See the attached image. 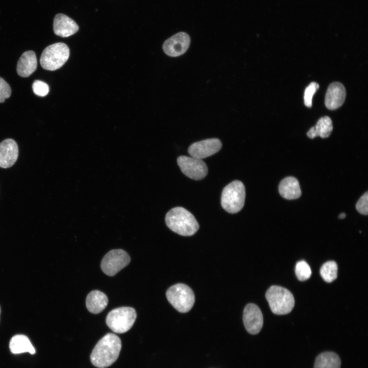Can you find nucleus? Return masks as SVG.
I'll return each mask as SVG.
<instances>
[{"instance_id":"c85d7f7f","label":"nucleus","mask_w":368,"mask_h":368,"mask_svg":"<svg viewBox=\"0 0 368 368\" xmlns=\"http://www.w3.org/2000/svg\"><path fill=\"white\" fill-rule=\"evenodd\" d=\"M0 313H1V308H0Z\"/></svg>"},{"instance_id":"f257e3e1","label":"nucleus","mask_w":368,"mask_h":368,"mask_svg":"<svg viewBox=\"0 0 368 368\" xmlns=\"http://www.w3.org/2000/svg\"><path fill=\"white\" fill-rule=\"evenodd\" d=\"M121 349V341L114 334L108 333L96 344L91 355L92 364L99 368H105L118 359Z\"/></svg>"},{"instance_id":"5701e85b","label":"nucleus","mask_w":368,"mask_h":368,"mask_svg":"<svg viewBox=\"0 0 368 368\" xmlns=\"http://www.w3.org/2000/svg\"><path fill=\"white\" fill-rule=\"evenodd\" d=\"M295 272L298 280L304 281L311 275V270L309 264L305 261L297 262L295 265Z\"/></svg>"},{"instance_id":"b1692460","label":"nucleus","mask_w":368,"mask_h":368,"mask_svg":"<svg viewBox=\"0 0 368 368\" xmlns=\"http://www.w3.org/2000/svg\"><path fill=\"white\" fill-rule=\"evenodd\" d=\"M319 88V84L315 82H311L305 89L304 91V100L306 106H312V100L314 94Z\"/></svg>"},{"instance_id":"1a4fd4ad","label":"nucleus","mask_w":368,"mask_h":368,"mask_svg":"<svg viewBox=\"0 0 368 368\" xmlns=\"http://www.w3.org/2000/svg\"><path fill=\"white\" fill-rule=\"evenodd\" d=\"M177 162L182 172L192 179L201 180L208 174L207 166L201 159L180 156L177 158Z\"/></svg>"},{"instance_id":"cd10ccee","label":"nucleus","mask_w":368,"mask_h":368,"mask_svg":"<svg viewBox=\"0 0 368 368\" xmlns=\"http://www.w3.org/2000/svg\"><path fill=\"white\" fill-rule=\"evenodd\" d=\"M346 214L344 213H342L339 215L338 218H339V219H344L346 217Z\"/></svg>"},{"instance_id":"ddd939ff","label":"nucleus","mask_w":368,"mask_h":368,"mask_svg":"<svg viewBox=\"0 0 368 368\" xmlns=\"http://www.w3.org/2000/svg\"><path fill=\"white\" fill-rule=\"evenodd\" d=\"M19 150L17 144L12 139H6L0 143V167L8 168L16 162Z\"/></svg>"},{"instance_id":"423d86ee","label":"nucleus","mask_w":368,"mask_h":368,"mask_svg":"<svg viewBox=\"0 0 368 368\" xmlns=\"http://www.w3.org/2000/svg\"><path fill=\"white\" fill-rule=\"evenodd\" d=\"M136 318L135 309L129 307H122L110 311L106 319L108 327L114 332L123 333L132 327Z\"/></svg>"},{"instance_id":"39448f33","label":"nucleus","mask_w":368,"mask_h":368,"mask_svg":"<svg viewBox=\"0 0 368 368\" xmlns=\"http://www.w3.org/2000/svg\"><path fill=\"white\" fill-rule=\"evenodd\" d=\"M70 49L63 42L51 44L43 51L40 58L42 67L49 71H55L60 68L68 60Z\"/></svg>"},{"instance_id":"dca6fc26","label":"nucleus","mask_w":368,"mask_h":368,"mask_svg":"<svg viewBox=\"0 0 368 368\" xmlns=\"http://www.w3.org/2000/svg\"><path fill=\"white\" fill-rule=\"evenodd\" d=\"M37 61L35 53L33 51L24 52L19 58L17 64V72L22 77H28L36 70Z\"/></svg>"},{"instance_id":"4468645a","label":"nucleus","mask_w":368,"mask_h":368,"mask_svg":"<svg viewBox=\"0 0 368 368\" xmlns=\"http://www.w3.org/2000/svg\"><path fill=\"white\" fill-rule=\"evenodd\" d=\"M346 97V91L343 84L338 82H333L327 89L325 105L330 110L336 109L343 104Z\"/></svg>"},{"instance_id":"aec40b11","label":"nucleus","mask_w":368,"mask_h":368,"mask_svg":"<svg viewBox=\"0 0 368 368\" xmlns=\"http://www.w3.org/2000/svg\"><path fill=\"white\" fill-rule=\"evenodd\" d=\"M12 353L17 354L28 352L31 354L35 353V350L29 338L24 335L18 334L13 336L9 343Z\"/></svg>"},{"instance_id":"f03ea898","label":"nucleus","mask_w":368,"mask_h":368,"mask_svg":"<svg viewBox=\"0 0 368 368\" xmlns=\"http://www.w3.org/2000/svg\"><path fill=\"white\" fill-rule=\"evenodd\" d=\"M165 222L171 231L184 236L194 235L199 227L192 214L180 206L174 208L167 213Z\"/></svg>"},{"instance_id":"a211bd4d","label":"nucleus","mask_w":368,"mask_h":368,"mask_svg":"<svg viewBox=\"0 0 368 368\" xmlns=\"http://www.w3.org/2000/svg\"><path fill=\"white\" fill-rule=\"evenodd\" d=\"M108 300L103 292L95 290L90 292L86 298V306L91 313L98 314L107 306Z\"/></svg>"},{"instance_id":"2eb2a0df","label":"nucleus","mask_w":368,"mask_h":368,"mask_svg":"<svg viewBox=\"0 0 368 368\" xmlns=\"http://www.w3.org/2000/svg\"><path fill=\"white\" fill-rule=\"evenodd\" d=\"M53 30L56 35L62 37H67L78 32L79 26L68 16L59 13L56 14L54 18Z\"/></svg>"},{"instance_id":"7ed1b4c3","label":"nucleus","mask_w":368,"mask_h":368,"mask_svg":"<svg viewBox=\"0 0 368 368\" xmlns=\"http://www.w3.org/2000/svg\"><path fill=\"white\" fill-rule=\"evenodd\" d=\"M265 296L271 311L275 314H288L294 306V298L291 292L281 286H270Z\"/></svg>"},{"instance_id":"20e7f679","label":"nucleus","mask_w":368,"mask_h":368,"mask_svg":"<svg viewBox=\"0 0 368 368\" xmlns=\"http://www.w3.org/2000/svg\"><path fill=\"white\" fill-rule=\"evenodd\" d=\"M245 198V189L240 180H234L224 188L221 196L222 208L231 214L237 213L243 208Z\"/></svg>"},{"instance_id":"0eeeda50","label":"nucleus","mask_w":368,"mask_h":368,"mask_svg":"<svg viewBox=\"0 0 368 368\" xmlns=\"http://www.w3.org/2000/svg\"><path fill=\"white\" fill-rule=\"evenodd\" d=\"M166 296L172 306L181 313L189 311L195 303L193 291L184 284L179 283L170 287L166 292Z\"/></svg>"},{"instance_id":"4be33fe9","label":"nucleus","mask_w":368,"mask_h":368,"mask_svg":"<svg viewBox=\"0 0 368 368\" xmlns=\"http://www.w3.org/2000/svg\"><path fill=\"white\" fill-rule=\"evenodd\" d=\"M337 269L336 263L334 261H329L321 266L320 269V274L325 282L331 283L337 278Z\"/></svg>"},{"instance_id":"bb28decb","label":"nucleus","mask_w":368,"mask_h":368,"mask_svg":"<svg viewBox=\"0 0 368 368\" xmlns=\"http://www.w3.org/2000/svg\"><path fill=\"white\" fill-rule=\"evenodd\" d=\"M11 94V89L9 84L0 77V103L4 102Z\"/></svg>"},{"instance_id":"f3484780","label":"nucleus","mask_w":368,"mask_h":368,"mask_svg":"<svg viewBox=\"0 0 368 368\" xmlns=\"http://www.w3.org/2000/svg\"><path fill=\"white\" fill-rule=\"evenodd\" d=\"M281 196L286 199H296L301 196V190L297 179L292 176L285 177L279 186Z\"/></svg>"},{"instance_id":"a878e982","label":"nucleus","mask_w":368,"mask_h":368,"mask_svg":"<svg viewBox=\"0 0 368 368\" xmlns=\"http://www.w3.org/2000/svg\"><path fill=\"white\" fill-rule=\"evenodd\" d=\"M357 211L361 214L367 215L368 214V192H366L359 199L356 204Z\"/></svg>"},{"instance_id":"6ab92c4d","label":"nucleus","mask_w":368,"mask_h":368,"mask_svg":"<svg viewBox=\"0 0 368 368\" xmlns=\"http://www.w3.org/2000/svg\"><path fill=\"white\" fill-rule=\"evenodd\" d=\"M332 130L333 125L331 119L328 116H325L320 118L315 126L308 130L307 135L311 139L317 136L323 139L327 138L330 136Z\"/></svg>"},{"instance_id":"6e6552de","label":"nucleus","mask_w":368,"mask_h":368,"mask_svg":"<svg viewBox=\"0 0 368 368\" xmlns=\"http://www.w3.org/2000/svg\"><path fill=\"white\" fill-rule=\"evenodd\" d=\"M130 261L129 255L121 249H113L108 252L103 257L101 263L103 272L109 276L116 275Z\"/></svg>"},{"instance_id":"9d476101","label":"nucleus","mask_w":368,"mask_h":368,"mask_svg":"<svg viewBox=\"0 0 368 368\" xmlns=\"http://www.w3.org/2000/svg\"><path fill=\"white\" fill-rule=\"evenodd\" d=\"M221 147L219 139H208L193 143L189 147L188 152L192 157L201 159L218 152Z\"/></svg>"},{"instance_id":"9b49d317","label":"nucleus","mask_w":368,"mask_h":368,"mask_svg":"<svg viewBox=\"0 0 368 368\" xmlns=\"http://www.w3.org/2000/svg\"><path fill=\"white\" fill-rule=\"evenodd\" d=\"M190 38L185 32H179L167 39L163 43V49L168 56L176 57L183 54L190 44Z\"/></svg>"},{"instance_id":"393cba45","label":"nucleus","mask_w":368,"mask_h":368,"mask_svg":"<svg viewBox=\"0 0 368 368\" xmlns=\"http://www.w3.org/2000/svg\"><path fill=\"white\" fill-rule=\"evenodd\" d=\"M33 91L35 94L40 97L47 95L49 92V85L40 80H35L32 84Z\"/></svg>"},{"instance_id":"412c9836","label":"nucleus","mask_w":368,"mask_h":368,"mask_svg":"<svg viewBox=\"0 0 368 368\" xmlns=\"http://www.w3.org/2000/svg\"><path fill=\"white\" fill-rule=\"evenodd\" d=\"M339 356L333 352H324L316 358L314 368H340Z\"/></svg>"},{"instance_id":"f8f14e48","label":"nucleus","mask_w":368,"mask_h":368,"mask_svg":"<svg viewBox=\"0 0 368 368\" xmlns=\"http://www.w3.org/2000/svg\"><path fill=\"white\" fill-rule=\"evenodd\" d=\"M243 319L246 330L251 334L259 333L262 328L263 315L259 307L254 304H248L245 306Z\"/></svg>"}]
</instances>
